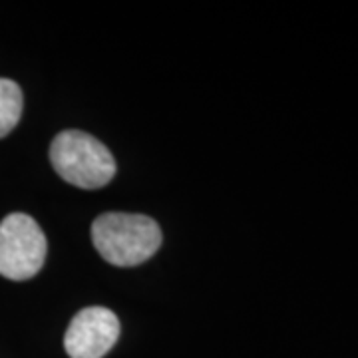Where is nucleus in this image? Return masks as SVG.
Returning <instances> with one entry per match:
<instances>
[{
	"instance_id": "20e7f679",
	"label": "nucleus",
	"mask_w": 358,
	"mask_h": 358,
	"mask_svg": "<svg viewBox=\"0 0 358 358\" xmlns=\"http://www.w3.org/2000/svg\"><path fill=\"white\" fill-rule=\"evenodd\" d=\"M120 336V319L103 307L82 308L64 334V348L70 358H103Z\"/></svg>"
},
{
	"instance_id": "f03ea898",
	"label": "nucleus",
	"mask_w": 358,
	"mask_h": 358,
	"mask_svg": "<svg viewBox=\"0 0 358 358\" xmlns=\"http://www.w3.org/2000/svg\"><path fill=\"white\" fill-rule=\"evenodd\" d=\"M50 162L60 178L82 189L103 187L115 176L112 152L102 141L80 129L60 131L54 138Z\"/></svg>"
},
{
	"instance_id": "39448f33",
	"label": "nucleus",
	"mask_w": 358,
	"mask_h": 358,
	"mask_svg": "<svg viewBox=\"0 0 358 358\" xmlns=\"http://www.w3.org/2000/svg\"><path fill=\"white\" fill-rule=\"evenodd\" d=\"M22 115V90L20 86L8 80L0 78V138L8 136Z\"/></svg>"
},
{
	"instance_id": "7ed1b4c3",
	"label": "nucleus",
	"mask_w": 358,
	"mask_h": 358,
	"mask_svg": "<svg viewBox=\"0 0 358 358\" xmlns=\"http://www.w3.org/2000/svg\"><path fill=\"white\" fill-rule=\"evenodd\" d=\"M44 231L26 213H10L0 221V275L10 281L36 277L46 261Z\"/></svg>"
},
{
	"instance_id": "f257e3e1",
	"label": "nucleus",
	"mask_w": 358,
	"mask_h": 358,
	"mask_svg": "<svg viewBox=\"0 0 358 358\" xmlns=\"http://www.w3.org/2000/svg\"><path fill=\"white\" fill-rule=\"evenodd\" d=\"M92 241L108 263L136 267L155 255L162 245V229L148 215L103 213L92 225Z\"/></svg>"
}]
</instances>
